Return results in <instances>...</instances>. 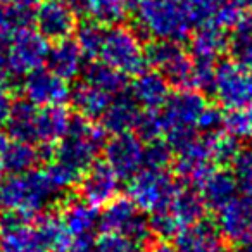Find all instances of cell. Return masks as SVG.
<instances>
[{
	"label": "cell",
	"instance_id": "7c38bea8",
	"mask_svg": "<svg viewBox=\"0 0 252 252\" xmlns=\"http://www.w3.org/2000/svg\"><path fill=\"white\" fill-rule=\"evenodd\" d=\"M49 54L47 38L36 30L23 28L12 36L5 49V63L9 73L26 76L45 64Z\"/></svg>",
	"mask_w": 252,
	"mask_h": 252
},
{
	"label": "cell",
	"instance_id": "ab89813d",
	"mask_svg": "<svg viewBox=\"0 0 252 252\" xmlns=\"http://www.w3.org/2000/svg\"><path fill=\"white\" fill-rule=\"evenodd\" d=\"M142 242L118 233H102L95 242V252H144Z\"/></svg>",
	"mask_w": 252,
	"mask_h": 252
},
{
	"label": "cell",
	"instance_id": "52a82bcc",
	"mask_svg": "<svg viewBox=\"0 0 252 252\" xmlns=\"http://www.w3.org/2000/svg\"><path fill=\"white\" fill-rule=\"evenodd\" d=\"M180 183L166 169L142 168L128 183V199L142 213L156 214L162 211L173 199Z\"/></svg>",
	"mask_w": 252,
	"mask_h": 252
},
{
	"label": "cell",
	"instance_id": "9c48e42d",
	"mask_svg": "<svg viewBox=\"0 0 252 252\" xmlns=\"http://www.w3.org/2000/svg\"><path fill=\"white\" fill-rule=\"evenodd\" d=\"M0 252H54L38 218L9 213L0 221Z\"/></svg>",
	"mask_w": 252,
	"mask_h": 252
},
{
	"label": "cell",
	"instance_id": "8fae6325",
	"mask_svg": "<svg viewBox=\"0 0 252 252\" xmlns=\"http://www.w3.org/2000/svg\"><path fill=\"white\" fill-rule=\"evenodd\" d=\"M98 226L104 233H118L137 242H145L152 235L149 220L128 197H116L105 204L98 214Z\"/></svg>",
	"mask_w": 252,
	"mask_h": 252
},
{
	"label": "cell",
	"instance_id": "e575fe53",
	"mask_svg": "<svg viewBox=\"0 0 252 252\" xmlns=\"http://www.w3.org/2000/svg\"><path fill=\"white\" fill-rule=\"evenodd\" d=\"M204 137L209 145L214 164H231L235 156L240 151L238 138H235L233 135L226 133V131H218V133L204 135Z\"/></svg>",
	"mask_w": 252,
	"mask_h": 252
},
{
	"label": "cell",
	"instance_id": "f5cc1de1",
	"mask_svg": "<svg viewBox=\"0 0 252 252\" xmlns=\"http://www.w3.org/2000/svg\"><path fill=\"white\" fill-rule=\"evenodd\" d=\"M220 252H233V251H220Z\"/></svg>",
	"mask_w": 252,
	"mask_h": 252
},
{
	"label": "cell",
	"instance_id": "4316f807",
	"mask_svg": "<svg viewBox=\"0 0 252 252\" xmlns=\"http://www.w3.org/2000/svg\"><path fill=\"white\" fill-rule=\"evenodd\" d=\"M138 114H140V105L131 98V95L112 97L111 104L100 118L102 128L112 135L131 131L137 125Z\"/></svg>",
	"mask_w": 252,
	"mask_h": 252
},
{
	"label": "cell",
	"instance_id": "836d02e7",
	"mask_svg": "<svg viewBox=\"0 0 252 252\" xmlns=\"http://www.w3.org/2000/svg\"><path fill=\"white\" fill-rule=\"evenodd\" d=\"M33 12L14 5L0 4V49L5 50L12 36L23 28H28L33 21Z\"/></svg>",
	"mask_w": 252,
	"mask_h": 252
},
{
	"label": "cell",
	"instance_id": "1f68e13d",
	"mask_svg": "<svg viewBox=\"0 0 252 252\" xmlns=\"http://www.w3.org/2000/svg\"><path fill=\"white\" fill-rule=\"evenodd\" d=\"M228 49L237 64L252 69V14L242 16L228 36Z\"/></svg>",
	"mask_w": 252,
	"mask_h": 252
},
{
	"label": "cell",
	"instance_id": "8d00e7d4",
	"mask_svg": "<svg viewBox=\"0 0 252 252\" xmlns=\"http://www.w3.org/2000/svg\"><path fill=\"white\" fill-rule=\"evenodd\" d=\"M231 173L242 197L252 200V149H240L231 161Z\"/></svg>",
	"mask_w": 252,
	"mask_h": 252
},
{
	"label": "cell",
	"instance_id": "7402d4cb",
	"mask_svg": "<svg viewBox=\"0 0 252 252\" xmlns=\"http://www.w3.org/2000/svg\"><path fill=\"white\" fill-rule=\"evenodd\" d=\"M130 95L140 107L161 109L169 98V83L156 69H144L142 73L135 74Z\"/></svg>",
	"mask_w": 252,
	"mask_h": 252
},
{
	"label": "cell",
	"instance_id": "603a6c76",
	"mask_svg": "<svg viewBox=\"0 0 252 252\" xmlns=\"http://www.w3.org/2000/svg\"><path fill=\"white\" fill-rule=\"evenodd\" d=\"M199 195L209 209H221L238 193L233 173L223 168H214L199 182Z\"/></svg>",
	"mask_w": 252,
	"mask_h": 252
},
{
	"label": "cell",
	"instance_id": "d590c367",
	"mask_svg": "<svg viewBox=\"0 0 252 252\" xmlns=\"http://www.w3.org/2000/svg\"><path fill=\"white\" fill-rule=\"evenodd\" d=\"M104 32L105 30L102 28V25L95 21H87L76 26V40L74 42L78 43L85 57H88V59L98 57L102 40H104Z\"/></svg>",
	"mask_w": 252,
	"mask_h": 252
},
{
	"label": "cell",
	"instance_id": "d6986e66",
	"mask_svg": "<svg viewBox=\"0 0 252 252\" xmlns=\"http://www.w3.org/2000/svg\"><path fill=\"white\" fill-rule=\"evenodd\" d=\"M175 169L180 178L189 183H195V185H199L200 180L211 169H214V161L206 137H195L192 142H189L187 145L176 151Z\"/></svg>",
	"mask_w": 252,
	"mask_h": 252
},
{
	"label": "cell",
	"instance_id": "e0dca14e",
	"mask_svg": "<svg viewBox=\"0 0 252 252\" xmlns=\"http://www.w3.org/2000/svg\"><path fill=\"white\" fill-rule=\"evenodd\" d=\"M98 207L83 199H71L61 209L59 221L69 237L71 245L76 242H92L95 228L98 226Z\"/></svg>",
	"mask_w": 252,
	"mask_h": 252
},
{
	"label": "cell",
	"instance_id": "7dc6e473",
	"mask_svg": "<svg viewBox=\"0 0 252 252\" xmlns=\"http://www.w3.org/2000/svg\"><path fill=\"white\" fill-rule=\"evenodd\" d=\"M233 2L240 9H247V11L252 12V0H233Z\"/></svg>",
	"mask_w": 252,
	"mask_h": 252
},
{
	"label": "cell",
	"instance_id": "f546056e",
	"mask_svg": "<svg viewBox=\"0 0 252 252\" xmlns=\"http://www.w3.org/2000/svg\"><path fill=\"white\" fill-rule=\"evenodd\" d=\"M38 105L28 100L16 102L11 109V114L5 123L7 131L14 140H23L35 144V118Z\"/></svg>",
	"mask_w": 252,
	"mask_h": 252
},
{
	"label": "cell",
	"instance_id": "484cf974",
	"mask_svg": "<svg viewBox=\"0 0 252 252\" xmlns=\"http://www.w3.org/2000/svg\"><path fill=\"white\" fill-rule=\"evenodd\" d=\"M228 49L226 30L216 25L197 26L195 33L192 35L190 43V57L193 61L214 63L221 57V54Z\"/></svg>",
	"mask_w": 252,
	"mask_h": 252
},
{
	"label": "cell",
	"instance_id": "2e32d148",
	"mask_svg": "<svg viewBox=\"0 0 252 252\" xmlns=\"http://www.w3.org/2000/svg\"><path fill=\"white\" fill-rule=\"evenodd\" d=\"M216 228L221 238L231 244H242L252 235V200L247 197H235L218 209Z\"/></svg>",
	"mask_w": 252,
	"mask_h": 252
},
{
	"label": "cell",
	"instance_id": "816d5d0a",
	"mask_svg": "<svg viewBox=\"0 0 252 252\" xmlns=\"http://www.w3.org/2000/svg\"><path fill=\"white\" fill-rule=\"evenodd\" d=\"M2 185H4V178H2V169H0V192H2Z\"/></svg>",
	"mask_w": 252,
	"mask_h": 252
},
{
	"label": "cell",
	"instance_id": "74e56055",
	"mask_svg": "<svg viewBox=\"0 0 252 252\" xmlns=\"http://www.w3.org/2000/svg\"><path fill=\"white\" fill-rule=\"evenodd\" d=\"M142 140H158L162 137V118L159 109H145L140 111L137 125L133 128Z\"/></svg>",
	"mask_w": 252,
	"mask_h": 252
},
{
	"label": "cell",
	"instance_id": "ba28073f",
	"mask_svg": "<svg viewBox=\"0 0 252 252\" xmlns=\"http://www.w3.org/2000/svg\"><path fill=\"white\" fill-rule=\"evenodd\" d=\"M211 92L228 111L252 107V69L235 61L216 64Z\"/></svg>",
	"mask_w": 252,
	"mask_h": 252
},
{
	"label": "cell",
	"instance_id": "f35d334b",
	"mask_svg": "<svg viewBox=\"0 0 252 252\" xmlns=\"http://www.w3.org/2000/svg\"><path fill=\"white\" fill-rule=\"evenodd\" d=\"M224 131L238 140L252 137V107L231 109L224 116Z\"/></svg>",
	"mask_w": 252,
	"mask_h": 252
},
{
	"label": "cell",
	"instance_id": "d6a6232c",
	"mask_svg": "<svg viewBox=\"0 0 252 252\" xmlns=\"http://www.w3.org/2000/svg\"><path fill=\"white\" fill-rule=\"evenodd\" d=\"M130 11L126 0H83L81 12L102 26H114Z\"/></svg>",
	"mask_w": 252,
	"mask_h": 252
},
{
	"label": "cell",
	"instance_id": "30bf717a",
	"mask_svg": "<svg viewBox=\"0 0 252 252\" xmlns=\"http://www.w3.org/2000/svg\"><path fill=\"white\" fill-rule=\"evenodd\" d=\"M145 59L152 69L168 80L169 85L192 88V57L183 49L182 42L154 40L145 49Z\"/></svg>",
	"mask_w": 252,
	"mask_h": 252
},
{
	"label": "cell",
	"instance_id": "6da1fadb",
	"mask_svg": "<svg viewBox=\"0 0 252 252\" xmlns=\"http://www.w3.org/2000/svg\"><path fill=\"white\" fill-rule=\"evenodd\" d=\"M105 144V131L90 119L74 118L66 135L54 151V159L45 169L59 192L76 185L88 168L97 161Z\"/></svg>",
	"mask_w": 252,
	"mask_h": 252
},
{
	"label": "cell",
	"instance_id": "277c9868",
	"mask_svg": "<svg viewBox=\"0 0 252 252\" xmlns=\"http://www.w3.org/2000/svg\"><path fill=\"white\" fill-rule=\"evenodd\" d=\"M206 105V98L192 88H182L169 95L161 112L162 137L169 147L178 151L197 137V121Z\"/></svg>",
	"mask_w": 252,
	"mask_h": 252
},
{
	"label": "cell",
	"instance_id": "5bb4252c",
	"mask_svg": "<svg viewBox=\"0 0 252 252\" xmlns=\"http://www.w3.org/2000/svg\"><path fill=\"white\" fill-rule=\"evenodd\" d=\"M36 32L47 40L67 38L76 30V12L66 0H38L33 12Z\"/></svg>",
	"mask_w": 252,
	"mask_h": 252
},
{
	"label": "cell",
	"instance_id": "9a60e30c",
	"mask_svg": "<svg viewBox=\"0 0 252 252\" xmlns=\"http://www.w3.org/2000/svg\"><path fill=\"white\" fill-rule=\"evenodd\" d=\"M21 88L26 100L38 107L64 105L71 98V88L67 81L42 67L26 74Z\"/></svg>",
	"mask_w": 252,
	"mask_h": 252
},
{
	"label": "cell",
	"instance_id": "ee69618b",
	"mask_svg": "<svg viewBox=\"0 0 252 252\" xmlns=\"http://www.w3.org/2000/svg\"><path fill=\"white\" fill-rule=\"evenodd\" d=\"M0 4L14 5V7L26 9V11H35L38 0H0Z\"/></svg>",
	"mask_w": 252,
	"mask_h": 252
},
{
	"label": "cell",
	"instance_id": "8992f818",
	"mask_svg": "<svg viewBox=\"0 0 252 252\" xmlns=\"http://www.w3.org/2000/svg\"><path fill=\"white\" fill-rule=\"evenodd\" d=\"M102 63L109 64L123 74H138L145 69V47L131 28L114 25L104 32L100 52Z\"/></svg>",
	"mask_w": 252,
	"mask_h": 252
},
{
	"label": "cell",
	"instance_id": "bcb514c9",
	"mask_svg": "<svg viewBox=\"0 0 252 252\" xmlns=\"http://www.w3.org/2000/svg\"><path fill=\"white\" fill-rule=\"evenodd\" d=\"M238 252H252V235L242 242V244H240V251H238Z\"/></svg>",
	"mask_w": 252,
	"mask_h": 252
},
{
	"label": "cell",
	"instance_id": "f6af8a7d",
	"mask_svg": "<svg viewBox=\"0 0 252 252\" xmlns=\"http://www.w3.org/2000/svg\"><path fill=\"white\" fill-rule=\"evenodd\" d=\"M9 76L7 63H5V50L0 49V85H4Z\"/></svg>",
	"mask_w": 252,
	"mask_h": 252
},
{
	"label": "cell",
	"instance_id": "7bdbcfd3",
	"mask_svg": "<svg viewBox=\"0 0 252 252\" xmlns=\"http://www.w3.org/2000/svg\"><path fill=\"white\" fill-rule=\"evenodd\" d=\"M12 105H14V102H12L11 94L0 85V128L5 126V123H7Z\"/></svg>",
	"mask_w": 252,
	"mask_h": 252
},
{
	"label": "cell",
	"instance_id": "ac0fdd59",
	"mask_svg": "<svg viewBox=\"0 0 252 252\" xmlns=\"http://www.w3.org/2000/svg\"><path fill=\"white\" fill-rule=\"evenodd\" d=\"M119 178L105 162H94L81 176V199L100 207L116 199L119 193Z\"/></svg>",
	"mask_w": 252,
	"mask_h": 252
},
{
	"label": "cell",
	"instance_id": "44dd1931",
	"mask_svg": "<svg viewBox=\"0 0 252 252\" xmlns=\"http://www.w3.org/2000/svg\"><path fill=\"white\" fill-rule=\"evenodd\" d=\"M45 63L47 69L52 71L63 80L69 81L83 73L85 56L78 47V43L74 40H69V36H67V38L57 40L52 47H49Z\"/></svg>",
	"mask_w": 252,
	"mask_h": 252
},
{
	"label": "cell",
	"instance_id": "5b68a950",
	"mask_svg": "<svg viewBox=\"0 0 252 252\" xmlns=\"http://www.w3.org/2000/svg\"><path fill=\"white\" fill-rule=\"evenodd\" d=\"M204 213H206V204L199 192L187 187H180L164 209L151 214L149 224L152 233H156L158 237L171 238L187 226L202 220Z\"/></svg>",
	"mask_w": 252,
	"mask_h": 252
},
{
	"label": "cell",
	"instance_id": "83f0119b",
	"mask_svg": "<svg viewBox=\"0 0 252 252\" xmlns=\"http://www.w3.org/2000/svg\"><path fill=\"white\" fill-rule=\"evenodd\" d=\"M40 151L35 144L23 140L9 138V144L4 151V156L0 159V169H5L11 175L16 173H25L30 169H35V166L40 162Z\"/></svg>",
	"mask_w": 252,
	"mask_h": 252
},
{
	"label": "cell",
	"instance_id": "f1b7e54d",
	"mask_svg": "<svg viewBox=\"0 0 252 252\" xmlns=\"http://www.w3.org/2000/svg\"><path fill=\"white\" fill-rule=\"evenodd\" d=\"M111 100L112 95L105 94L95 87H90L87 83L80 85L76 90L71 92V102H73L74 109L80 112L81 118L90 119V121L100 119L107 105L111 104Z\"/></svg>",
	"mask_w": 252,
	"mask_h": 252
},
{
	"label": "cell",
	"instance_id": "f907efd6",
	"mask_svg": "<svg viewBox=\"0 0 252 252\" xmlns=\"http://www.w3.org/2000/svg\"><path fill=\"white\" fill-rule=\"evenodd\" d=\"M145 0H126V4H128V9H133V11H137L138 7H140L142 4H144Z\"/></svg>",
	"mask_w": 252,
	"mask_h": 252
},
{
	"label": "cell",
	"instance_id": "b9f144b4",
	"mask_svg": "<svg viewBox=\"0 0 252 252\" xmlns=\"http://www.w3.org/2000/svg\"><path fill=\"white\" fill-rule=\"evenodd\" d=\"M224 130V116L220 107H211L206 105L200 112L199 121H197V131H202L204 135H213Z\"/></svg>",
	"mask_w": 252,
	"mask_h": 252
},
{
	"label": "cell",
	"instance_id": "cb8c5ba5",
	"mask_svg": "<svg viewBox=\"0 0 252 252\" xmlns=\"http://www.w3.org/2000/svg\"><path fill=\"white\" fill-rule=\"evenodd\" d=\"M71 116L63 105L38 107L35 118V145L50 147L59 144L71 125Z\"/></svg>",
	"mask_w": 252,
	"mask_h": 252
},
{
	"label": "cell",
	"instance_id": "c3c4849f",
	"mask_svg": "<svg viewBox=\"0 0 252 252\" xmlns=\"http://www.w3.org/2000/svg\"><path fill=\"white\" fill-rule=\"evenodd\" d=\"M7 144H9L7 135L0 133V159H2V156H4V151H5V147H7Z\"/></svg>",
	"mask_w": 252,
	"mask_h": 252
},
{
	"label": "cell",
	"instance_id": "4dcf8cb0",
	"mask_svg": "<svg viewBox=\"0 0 252 252\" xmlns=\"http://www.w3.org/2000/svg\"><path fill=\"white\" fill-rule=\"evenodd\" d=\"M85 83L105 92L109 95L121 94L126 87V74L114 69L105 63H92L87 69H83Z\"/></svg>",
	"mask_w": 252,
	"mask_h": 252
},
{
	"label": "cell",
	"instance_id": "4fadbf2b",
	"mask_svg": "<svg viewBox=\"0 0 252 252\" xmlns=\"http://www.w3.org/2000/svg\"><path fill=\"white\" fill-rule=\"evenodd\" d=\"M144 140L137 133H116L104 144L105 164L121 180H130L144 168Z\"/></svg>",
	"mask_w": 252,
	"mask_h": 252
},
{
	"label": "cell",
	"instance_id": "681fc988",
	"mask_svg": "<svg viewBox=\"0 0 252 252\" xmlns=\"http://www.w3.org/2000/svg\"><path fill=\"white\" fill-rule=\"evenodd\" d=\"M152 252H176V249L171 247V245L161 244V245H158V247H154V251Z\"/></svg>",
	"mask_w": 252,
	"mask_h": 252
},
{
	"label": "cell",
	"instance_id": "d4e9b609",
	"mask_svg": "<svg viewBox=\"0 0 252 252\" xmlns=\"http://www.w3.org/2000/svg\"><path fill=\"white\" fill-rule=\"evenodd\" d=\"M176 252H220L221 235L216 224L199 220L175 237Z\"/></svg>",
	"mask_w": 252,
	"mask_h": 252
},
{
	"label": "cell",
	"instance_id": "3957f363",
	"mask_svg": "<svg viewBox=\"0 0 252 252\" xmlns=\"http://www.w3.org/2000/svg\"><path fill=\"white\" fill-rule=\"evenodd\" d=\"M137 21L142 32L156 40L182 42L195 28L187 0H145L137 9Z\"/></svg>",
	"mask_w": 252,
	"mask_h": 252
},
{
	"label": "cell",
	"instance_id": "60d3db41",
	"mask_svg": "<svg viewBox=\"0 0 252 252\" xmlns=\"http://www.w3.org/2000/svg\"><path fill=\"white\" fill-rule=\"evenodd\" d=\"M173 159L171 147L166 140H151L144 149V168L166 169Z\"/></svg>",
	"mask_w": 252,
	"mask_h": 252
},
{
	"label": "cell",
	"instance_id": "7a4b0ae2",
	"mask_svg": "<svg viewBox=\"0 0 252 252\" xmlns=\"http://www.w3.org/2000/svg\"><path fill=\"white\" fill-rule=\"evenodd\" d=\"M59 193V189L54 185L47 171L30 169L11 175L7 180H4L0 204L9 213L33 218L42 213Z\"/></svg>",
	"mask_w": 252,
	"mask_h": 252
},
{
	"label": "cell",
	"instance_id": "ffe728a7",
	"mask_svg": "<svg viewBox=\"0 0 252 252\" xmlns=\"http://www.w3.org/2000/svg\"><path fill=\"white\" fill-rule=\"evenodd\" d=\"M193 26L216 25L220 28H233L242 18V9L233 0H187Z\"/></svg>",
	"mask_w": 252,
	"mask_h": 252
}]
</instances>
